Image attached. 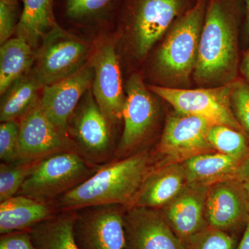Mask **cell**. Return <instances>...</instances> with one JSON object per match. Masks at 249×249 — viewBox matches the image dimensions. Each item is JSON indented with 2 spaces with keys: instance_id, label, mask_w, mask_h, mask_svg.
<instances>
[{
  "instance_id": "cell-1",
  "label": "cell",
  "mask_w": 249,
  "mask_h": 249,
  "mask_svg": "<svg viewBox=\"0 0 249 249\" xmlns=\"http://www.w3.org/2000/svg\"><path fill=\"white\" fill-rule=\"evenodd\" d=\"M152 163V156L147 151L111 160L54 201V207L58 212L106 204L127 207L154 168Z\"/></svg>"
},
{
  "instance_id": "cell-2",
  "label": "cell",
  "mask_w": 249,
  "mask_h": 249,
  "mask_svg": "<svg viewBox=\"0 0 249 249\" xmlns=\"http://www.w3.org/2000/svg\"><path fill=\"white\" fill-rule=\"evenodd\" d=\"M237 24L231 0H209L193 78L206 88L235 81L238 63Z\"/></svg>"
},
{
  "instance_id": "cell-3",
  "label": "cell",
  "mask_w": 249,
  "mask_h": 249,
  "mask_svg": "<svg viewBox=\"0 0 249 249\" xmlns=\"http://www.w3.org/2000/svg\"><path fill=\"white\" fill-rule=\"evenodd\" d=\"M196 0H121L114 36L116 49L141 62Z\"/></svg>"
},
{
  "instance_id": "cell-4",
  "label": "cell",
  "mask_w": 249,
  "mask_h": 249,
  "mask_svg": "<svg viewBox=\"0 0 249 249\" xmlns=\"http://www.w3.org/2000/svg\"><path fill=\"white\" fill-rule=\"evenodd\" d=\"M209 0H196L173 23L156 52L151 73L160 86L182 88L194 73Z\"/></svg>"
},
{
  "instance_id": "cell-5",
  "label": "cell",
  "mask_w": 249,
  "mask_h": 249,
  "mask_svg": "<svg viewBox=\"0 0 249 249\" xmlns=\"http://www.w3.org/2000/svg\"><path fill=\"white\" fill-rule=\"evenodd\" d=\"M98 168L74 150L56 152L39 160L18 195L53 204L88 179Z\"/></svg>"
},
{
  "instance_id": "cell-6",
  "label": "cell",
  "mask_w": 249,
  "mask_h": 249,
  "mask_svg": "<svg viewBox=\"0 0 249 249\" xmlns=\"http://www.w3.org/2000/svg\"><path fill=\"white\" fill-rule=\"evenodd\" d=\"M93 43L58 24L35 51L31 71L42 87L68 78L89 62Z\"/></svg>"
},
{
  "instance_id": "cell-7",
  "label": "cell",
  "mask_w": 249,
  "mask_h": 249,
  "mask_svg": "<svg viewBox=\"0 0 249 249\" xmlns=\"http://www.w3.org/2000/svg\"><path fill=\"white\" fill-rule=\"evenodd\" d=\"M114 129L90 89L69 119L67 136L78 153L90 164L100 167L115 155Z\"/></svg>"
},
{
  "instance_id": "cell-8",
  "label": "cell",
  "mask_w": 249,
  "mask_h": 249,
  "mask_svg": "<svg viewBox=\"0 0 249 249\" xmlns=\"http://www.w3.org/2000/svg\"><path fill=\"white\" fill-rule=\"evenodd\" d=\"M124 91V130L116 145V160L138 153L152 135L160 116L158 103L138 73L129 77Z\"/></svg>"
},
{
  "instance_id": "cell-9",
  "label": "cell",
  "mask_w": 249,
  "mask_h": 249,
  "mask_svg": "<svg viewBox=\"0 0 249 249\" xmlns=\"http://www.w3.org/2000/svg\"><path fill=\"white\" fill-rule=\"evenodd\" d=\"M232 83L201 89L170 88L150 85L149 89L181 114L201 118L212 124H222L243 132L232 112Z\"/></svg>"
},
{
  "instance_id": "cell-10",
  "label": "cell",
  "mask_w": 249,
  "mask_h": 249,
  "mask_svg": "<svg viewBox=\"0 0 249 249\" xmlns=\"http://www.w3.org/2000/svg\"><path fill=\"white\" fill-rule=\"evenodd\" d=\"M89 61L94 71L91 91L103 114L115 127L123 120L126 94L114 36H99L93 42Z\"/></svg>"
},
{
  "instance_id": "cell-11",
  "label": "cell",
  "mask_w": 249,
  "mask_h": 249,
  "mask_svg": "<svg viewBox=\"0 0 249 249\" xmlns=\"http://www.w3.org/2000/svg\"><path fill=\"white\" fill-rule=\"evenodd\" d=\"M126 206L99 205L75 211L73 235L79 249H124Z\"/></svg>"
},
{
  "instance_id": "cell-12",
  "label": "cell",
  "mask_w": 249,
  "mask_h": 249,
  "mask_svg": "<svg viewBox=\"0 0 249 249\" xmlns=\"http://www.w3.org/2000/svg\"><path fill=\"white\" fill-rule=\"evenodd\" d=\"M211 124L201 118L178 111L170 114L156 150L160 160L155 166L182 163L196 156L214 152L208 138Z\"/></svg>"
},
{
  "instance_id": "cell-13",
  "label": "cell",
  "mask_w": 249,
  "mask_h": 249,
  "mask_svg": "<svg viewBox=\"0 0 249 249\" xmlns=\"http://www.w3.org/2000/svg\"><path fill=\"white\" fill-rule=\"evenodd\" d=\"M94 71L89 60L76 73L42 89L40 109L62 134L67 136L69 119L85 93L91 89Z\"/></svg>"
},
{
  "instance_id": "cell-14",
  "label": "cell",
  "mask_w": 249,
  "mask_h": 249,
  "mask_svg": "<svg viewBox=\"0 0 249 249\" xmlns=\"http://www.w3.org/2000/svg\"><path fill=\"white\" fill-rule=\"evenodd\" d=\"M124 230V249H185L159 210L126 208Z\"/></svg>"
},
{
  "instance_id": "cell-15",
  "label": "cell",
  "mask_w": 249,
  "mask_h": 249,
  "mask_svg": "<svg viewBox=\"0 0 249 249\" xmlns=\"http://www.w3.org/2000/svg\"><path fill=\"white\" fill-rule=\"evenodd\" d=\"M206 219L209 227L227 232L248 224L247 201L240 180H223L209 185Z\"/></svg>"
},
{
  "instance_id": "cell-16",
  "label": "cell",
  "mask_w": 249,
  "mask_h": 249,
  "mask_svg": "<svg viewBox=\"0 0 249 249\" xmlns=\"http://www.w3.org/2000/svg\"><path fill=\"white\" fill-rule=\"evenodd\" d=\"M19 124L22 160H41L64 150L76 151L69 137L47 119L39 104L23 116Z\"/></svg>"
},
{
  "instance_id": "cell-17",
  "label": "cell",
  "mask_w": 249,
  "mask_h": 249,
  "mask_svg": "<svg viewBox=\"0 0 249 249\" xmlns=\"http://www.w3.org/2000/svg\"><path fill=\"white\" fill-rule=\"evenodd\" d=\"M208 189L206 185L188 183L169 202L159 209L181 240L209 227L206 219Z\"/></svg>"
},
{
  "instance_id": "cell-18",
  "label": "cell",
  "mask_w": 249,
  "mask_h": 249,
  "mask_svg": "<svg viewBox=\"0 0 249 249\" xmlns=\"http://www.w3.org/2000/svg\"><path fill=\"white\" fill-rule=\"evenodd\" d=\"M187 183L188 180L182 163L155 165L127 207L160 209L178 195Z\"/></svg>"
},
{
  "instance_id": "cell-19",
  "label": "cell",
  "mask_w": 249,
  "mask_h": 249,
  "mask_svg": "<svg viewBox=\"0 0 249 249\" xmlns=\"http://www.w3.org/2000/svg\"><path fill=\"white\" fill-rule=\"evenodd\" d=\"M57 213L53 204L16 195L0 203V233L29 231Z\"/></svg>"
},
{
  "instance_id": "cell-20",
  "label": "cell",
  "mask_w": 249,
  "mask_h": 249,
  "mask_svg": "<svg viewBox=\"0 0 249 249\" xmlns=\"http://www.w3.org/2000/svg\"><path fill=\"white\" fill-rule=\"evenodd\" d=\"M248 158L239 160L219 152H211L192 157L181 163L188 183L209 186L223 180H239Z\"/></svg>"
},
{
  "instance_id": "cell-21",
  "label": "cell",
  "mask_w": 249,
  "mask_h": 249,
  "mask_svg": "<svg viewBox=\"0 0 249 249\" xmlns=\"http://www.w3.org/2000/svg\"><path fill=\"white\" fill-rule=\"evenodd\" d=\"M21 17L16 37L27 42L36 51L46 36L57 24L53 0H22Z\"/></svg>"
},
{
  "instance_id": "cell-22",
  "label": "cell",
  "mask_w": 249,
  "mask_h": 249,
  "mask_svg": "<svg viewBox=\"0 0 249 249\" xmlns=\"http://www.w3.org/2000/svg\"><path fill=\"white\" fill-rule=\"evenodd\" d=\"M43 87L31 70L1 96L0 121H19L40 102Z\"/></svg>"
},
{
  "instance_id": "cell-23",
  "label": "cell",
  "mask_w": 249,
  "mask_h": 249,
  "mask_svg": "<svg viewBox=\"0 0 249 249\" xmlns=\"http://www.w3.org/2000/svg\"><path fill=\"white\" fill-rule=\"evenodd\" d=\"M75 211H58L29 229L36 249H79L73 235Z\"/></svg>"
},
{
  "instance_id": "cell-24",
  "label": "cell",
  "mask_w": 249,
  "mask_h": 249,
  "mask_svg": "<svg viewBox=\"0 0 249 249\" xmlns=\"http://www.w3.org/2000/svg\"><path fill=\"white\" fill-rule=\"evenodd\" d=\"M35 51L26 41L16 37L0 48V93L1 96L16 80L30 71L34 63Z\"/></svg>"
},
{
  "instance_id": "cell-25",
  "label": "cell",
  "mask_w": 249,
  "mask_h": 249,
  "mask_svg": "<svg viewBox=\"0 0 249 249\" xmlns=\"http://www.w3.org/2000/svg\"><path fill=\"white\" fill-rule=\"evenodd\" d=\"M120 0H65V15L82 27L107 24L119 11Z\"/></svg>"
},
{
  "instance_id": "cell-26",
  "label": "cell",
  "mask_w": 249,
  "mask_h": 249,
  "mask_svg": "<svg viewBox=\"0 0 249 249\" xmlns=\"http://www.w3.org/2000/svg\"><path fill=\"white\" fill-rule=\"evenodd\" d=\"M208 138L214 152L239 160L249 157V139L244 132L222 124H212Z\"/></svg>"
},
{
  "instance_id": "cell-27",
  "label": "cell",
  "mask_w": 249,
  "mask_h": 249,
  "mask_svg": "<svg viewBox=\"0 0 249 249\" xmlns=\"http://www.w3.org/2000/svg\"><path fill=\"white\" fill-rule=\"evenodd\" d=\"M42 160V159H41ZM38 160H21L0 164V203L18 195Z\"/></svg>"
},
{
  "instance_id": "cell-28",
  "label": "cell",
  "mask_w": 249,
  "mask_h": 249,
  "mask_svg": "<svg viewBox=\"0 0 249 249\" xmlns=\"http://www.w3.org/2000/svg\"><path fill=\"white\" fill-rule=\"evenodd\" d=\"M185 249H235V237L229 232L205 228L183 241Z\"/></svg>"
},
{
  "instance_id": "cell-29",
  "label": "cell",
  "mask_w": 249,
  "mask_h": 249,
  "mask_svg": "<svg viewBox=\"0 0 249 249\" xmlns=\"http://www.w3.org/2000/svg\"><path fill=\"white\" fill-rule=\"evenodd\" d=\"M0 159L4 163L22 160L19 146V121L1 122L0 124Z\"/></svg>"
},
{
  "instance_id": "cell-30",
  "label": "cell",
  "mask_w": 249,
  "mask_h": 249,
  "mask_svg": "<svg viewBox=\"0 0 249 249\" xmlns=\"http://www.w3.org/2000/svg\"><path fill=\"white\" fill-rule=\"evenodd\" d=\"M231 102L232 112L249 139V85L235 80L232 83Z\"/></svg>"
},
{
  "instance_id": "cell-31",
  "label": "cell",
  "mask_w": 249,
  "mask_h": 249,
  "mask_svg": "<svg viewBox=\"0 0 249 249\" xmlns=\"http://www.w3.org/2000/svg\"><path fill=\"white\" fill-rule=\"evenodd\" d=\"M21 14L18 0H0V43L1 45L16 34Z\"/></svg>"
},
{
  "instance_id": "cell-32",
  "label": "cell",
  "mask_w": 249,
  "mask_h": 249,
  "mask_svg": "<svg viewBox=\"0 0 249 249\" xmlns=\"http://www.w3.org/2000/svg\"><path fill=\"white\" fill-rule=\"evenodd\" d=\"M0 249H36L29 231L1 235Z\"/></svg>"
},
{
  "instance_id": "cell-33",
  "label": "cell",
  "mask_w": 249,
  "mask_h": 249,
  "mask_svg": "<svg viewBox=\"0 0 249 249\" xmlns=\"http://www.w3.org/2000/svg\"><path fill=\"white\" fill-rule=\"evenodd\" d=\"M239 180L242 183V187H243L246 201H247V209H248L249 214V157L246 160Z\"/></svg>"
},
{
  "instance_id": "cell-34",
  "label": "cell",
  "mask_w": 249,
  "mask_h": 249,
  "mask_svg": "<svg viewBox=\"0 0 249 249\" xmlns=\"http://www.w3.org/2000/svg\"><path fill=\"white\" fill-rule=\"evenodd\" d=\"M241 72L249 81V48L242 59V64H241Z\"/></svg>"
},
{
  "instance_id": "cell-35",
  "label": "cell",
  "mask_w": 249,
  "mask_h": 249,
  "mask_svg": "<svg viewBox=\"0 0 249 249\" xmlns=\"http://www.w3.org/2000/svg\"><path fill=\"white\" fill-rule=\"evenodd\" d=\"M235 249H249V222L246 225L242 240Z\"/></svg>"
},
{
  "instance_id": "cell-36",
  "label": "cell",
  "mask_w": 249,
  "mask_h": 249,
  "mask_svg": "<svg viewBox=\"0 0 249 249\" xmlns=\"http://www.w3.org/2000/svg\"><path fill=\"white\" fill-rule=\"evenodd\" d=\"M246 7V22H247V29L249 33V0H244Z\"/></svg>"
}]
</instances>
